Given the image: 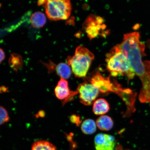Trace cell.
I'll return each mask as SVG.
<instances>
[{
    "mask_svg": "<svg viewBox=\"0 0 150 150\" xmlns=\"http://www.w3.org/2000/svg\"><path fill=\"white\" fill-rule=\"evenodd\" d=\"M125 55L135 74L142 82L141 89L150 91V61L142 60L146 56L145 45L140 42L139 33L135 32L124 35L122 42L117 45Z\"/></svg>",
    "mask_w": 150,
    "mask_h": 150,
    "instance_id": "cell-1",
    "label": "cell"
},
{
    "mask_svg": "<svg viewBox=\"0 0 150 150\" xmlns=\"http://www.w3.org/2000/svg\"><path fill=\"white\" fill-rule=\"evenodd\" d=\"M106 67L111 76H125L128 81L134 78L135 74L127 58L117 45L106 54Z\"/></svg>",
    "mask_w": 150,
    "mask_h": 150,
    "instance_id": "cell-2",
    "label": "cell"
},
{
    "mask_svg": "<svg viewBox=\"0 0 150 150\" xmlns=\"http://www.w3.org/2000/svg\"><path fill=\"white\" fill-rule=\"evenodd\" d=\"M94 58L93 54L87 48L79 46L76 48L74 55L67 58V63L71 67L76 77L84 78Z\"/></svg>",
    "mask_w": 150,
    "mask_h": 150,
    "instance_id": "cell-3",
    "label": "cell"
},
{
    "mask_svg": "<svg viewBox=\"0 0 150 150\" xmlns=\"http://www.w3.org/2000/svg\"><path fill=\"white\" fill-rule=\"evenodd\" d=\"M44 5L50 20H67L70 16L72 7L70 0H46Z\"/></svg>",
    "mask_w": 150,
    "mask_h": 150,
    "instance_id": "cell-4",
    "label": "cell"
},
{
    "mask_svg": "<svg viewBox=\"0 0 150 150\" xmlns=\"http://www.w3.org/2000/svg\"><path fill=\"white\" fill-rule=\"evenodd\" d=\"M89 81L98 89L99 92L103 93L113 92L120 96L124 89L115 80L112 82L110 76L105 77L98 72L93 75Z\"/></svg>",
    "mask_w": 150,
    "mask_h": 150,
    "instance_id": "cell-5",
    "label": "cell"
},
{
    "mask_svg": "<svg viewBox=\"0 0 150 150\" xmlns=\"http://www.w3.org/2000/svg\"><path fill=\"white\" fill-rule=\"evenodd\" d=\"M76 91L79 94L80 102L86 106L92 104L98 96L99 92L96 86L86 81L80 84Z\"/></svg>",
    "mask_w": 150,
    "mask_h": 150,
    "instance_id": "cell-6",
    "label": "cell"
},
{
    "mask_svg": "<svg viewBox=\"0 0 150 150\" xmlns=\"http://www.w3.org/2000/svg\"><path fill=\"white\" fill-rule=\"evenodd\" d=\"M103 23L102 18L94 15H91L87 18L83 27L90 39L95 38L100 34L101 31L105 29L106 25Z\"/></svg>",
    "mask_w": 150,
    "mask_h": 150,
    "instance_id": "cell-7",
    "label": "cell"
},
{
    "mask_svg": "<svg viewBox=\"0 0 150 150\" xmlns=\"http://www.w3.org/2000/svg\"><path fill=\"white\" fill-rule=\"evenodd\" d=\"M54 91L56 96L58 99L61 100L64 99L63 105L70 100L73 96L78 93L76 91H71L69 88L68 82L66 80L61 78L58 82Z\"/></svg>",
    "mask_w": 150,
    "mask_h": 150,
    "instance_id": "cell-8",
    "label": "cell"
},
{
    "mask_svg": "<svg viewBox=\"0 0 150 150\" xmlns=\"http://www.w3.org/2000/svg\"><path fill=\"white\" fill-rule=\"evenodd\" d=\"M96 150H114L116 142L115 138L110 135L99 134L95 138Z\"/></svg>",
    "mask_w": 150,
    "mask_h": 150,
    "instance_id": "cell-9",
    "label": "cell"
},
{
    "mask_svg": "<svg viewBox=\"0 0 150 150\" xmlns=\"http://www.w3.org/2000/svg\"><path fill=\"white\" fill-rule=\"evenodd\" d=\"M109 110V104L107 101L104 98L97 99L93 103V111L96 115H104L108 112Z\"/></svg>",
    "mask_w": 150,
    "mask_h": 150,
    "instance_id": "cell-10",
    "label": "cell"
},
{
    "mask_svg": "<svg viewBox=\"0 0 150 150\" xmlns=\"http://www.w3.org/2000/svg\"><path fill=\"white\" fill-rule=\"evenodd\" d=\"M96 125L100 130L108 131L111 130L113 126V121L111 117L108 115H102L96 121Z\"/></svg>",
    "mask_w": 150,
    "mask_h": 150,
    "instance_id": "cell-11",
    "label": "cell"
},
{
    "mask_svg": "<svg viewBox=\"0 0 150 150\" xmlns=\"http://www.w3.org/2000/svg\"><path fill=\"white\" fill-rule=\"evenodd\" d=\"M30 22L32 26L34 28H42L46 23V17L42 12H35L32 15L30 18Z\"/></svg>",
    "mask_w": 150,
    "mask_h": 150,
    "instance_id": "cell-12",
    "label": "cell"
},
{
    "mask_svg": "<svg viewBox=\"0 0 150 150\" xmlns=\"http://www.w3.org/2000/svg\"><path fill=\"white\" fill-rule=\"evenodd\" d=\"M55 71L58 76L65 80L68 79L72 74L70 66L65 63H60L56 65Z\"/></svg>",
    "mask_w": 150,
    "mask_h": 150,
    "instance_id": "cell-13",
    "label": "cell"
},
{
    "mask_svg": "<svg viewBox=\"0 0 150 150\" xmlns=\"http://www.w3.org/2000/svg\"><path fill=\"white\" fill-rule=\"evenodd\" d=\"M8 63L11 68L16 73L23 67V59L22 56L18 54H11L8 60Z\"/></svg>",
    "mask_w": 150,
    "mask_h": 150,
    "instance_id": "cell-14",
    "label": "cell"
},
{
    "mask_svg": "<svg viewBox=\"0 0 150 150\" xmlns=\"http://www.w3.org/2000/svg\"><path fill=\"white\" fill-rule=\"evenodd\" d=\"M31 150H57L51 142L45 140L37 141L32 146Z\"/></svg>",
    "mask_w": 150,
    "mask_h": 150,
    "instance_id": "cell-15",
    "label": "cell"
},
{
    "mask_svg": "<svg viewBox=\"0 0 150 150\" xmlns=\"http://www.w3.org/2000/svg\"><path fill=\"white\" fill-rule=\"evenodd\" d=\"M81 130L83 134H91L96 130V124L93 120L88 119L84 120L82 123Z\"/></svg>",
    "mask_w": 150,
    "mask_h": 150,
    "instance_id": "cell-16",
    "label": "cell"
},
{
    "mask_svg": "<svg viewBox=\"0 0 150 150\" xmlns=\"http://www.w3.org/2000/svg\"><path fill=\"white\" fill-rule=\"evenodd\" d=\"M9 117L7 110L3 107L0 106V125L9 121Z\"/></svg>",
    "mask_w": 150,
    "mask_h": 150,
    "instance_id": "cell-17",
    "label": "cell"
},
{
    "mask_svg": "<svg viewBox=\"0 0 150 150\" xmlns=\"http://www.w3.org/2000/svg\"><path fill=\"white\" fill-rule=\"evenodd\" d=\"M43 64H44L47 69L48 74H50L55 70L56 65L51 61H50L48 63H43Z\"/></svg>",
    "mask_w": 150,
    "mask_h": 150,
    "instance_id": "cell-18",
    "label": "cell"
},
{
    "mask_svg": "<svg viewBox=\"0 0 150 150\" xmlns=\"http://www.w3.org/2000/svg\"><path fill=\"white\" fill-rule=\"evenodd\" d=\"M70 119L71 122L75 124L77 126H79L81 123L80 117L78 115H72L71 116Z\"/></svg>",
    "mask_w": 150,
    "mask_h": 150,
    "instance_id": "cell-19",
    "label": "cell"
},
{
    "mask_svg": "<svg viewBox=\"0 0 150 150\" xmlns=\"http://www.w3.org/2000/svg\"><path fill=\"white\" fill-rule=\"evenodd\" d=\"M5 58V52L2 49L0 48V64H1Z\"/></svg>",
    "mask_w": 150,
    "mask_h": 150,
    "instance_id": "cell-20",
    "label": "cell"
},
{
    "mask_svg": "<svg viewBox=\"0 0 150 150\" xmlns=\"http://www.w3.org/2000/svg\"><path fill=\"white\" fill-rule=\"evenodd\" d=\"M45 112L43 110H40L39 112L38 113L36 114V117H45Z\"/></svg>",
    "mask_w": 150,
    "mask_h": 150,
    "instance_id": "cell-21",
    "label": "cell"
},
{
    "mask_svg": "<svg viewBox=\"0 0 150 150\" xmlns=\"http://www.w3.org/2000/svg\"><path fill=\"white\" fill-rule=\"evenodd\" d=\"M7 88L4 87V86H2V87H0V93L6 92L7 91Z\"/></svg>",
    "mask_w": 150,
    "mask_h": 150,
    "instance_id": "cell-22",
    "label": "cell"
}]
</instances>
